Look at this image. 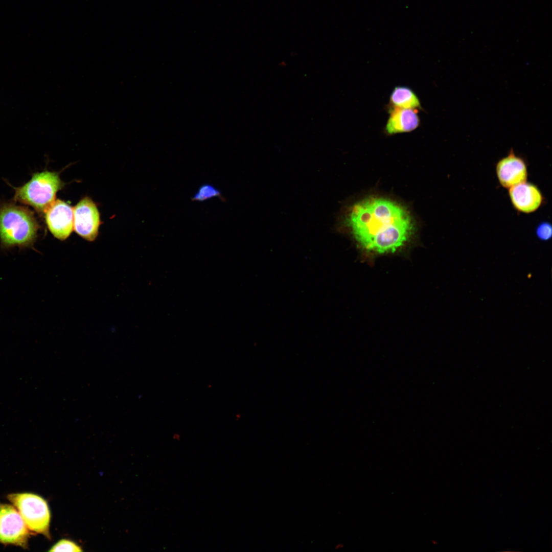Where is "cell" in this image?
Wrapping results in <instances>:
<instances>
[{
  "label": "cell",
  "mask_w": 552,
  "mask_h": 552,
  "mask_svg": "<svg viewBox=\"0 0 552 552\" xmlns=\"http://www.w3.org/2000/svg\"><path fill=\"white\" fill-rule=\"evenodd\" d=\"M39 228L33 212L28 208L13 203L0 205V240L3 247L32 245Z\"/></svg>",
  "instance_id": "2"
},
{
  "label": "cell",
  "mask_w": 552,
  "mask_h": 552,
  "mask_svg": "<svg viewBox=\"0 0 552 552\" xmlns=\"http://www.w3.org/2000/svg\"><path fill=\"white\" fill-rule=\"evenodd\" d=\"M8 498L17 509L28 528L50 537V510L45 500L31 493L9 494Z\"/></svg>",
  "instance_id": "4"
},
{
  "label": "cell",
  "mask_w": 552,
  "mask_h": 552,
  "mask_svg": "<svg viewBox=\"0 0 552 552\" xmlns=\"http://www.w3.org/2000/svg\"><path fill=\"white\" fill-rule=\"evenodd\" d=\"M27 528L13 506L0 503V543L27 548L29 536Z\"/></svg>",
  "instance_id": "5"
},
{
  "label": "cell",
  "mask_w": 552,
  "mask_h": 552,
  "mask_svg": "<svg viewBox=\"0 0 552 552\" xmlns=\"http://www.w3.org/2000/svg\"><path fill=\"white\" fill-rule=\"evenodd\" d=\"M388 110L389 116L385 131L389 135L411 132L420 125L418 109L390 106Z\"/></svg>",
  "instance_id": "10"
},
{
  "label": "cell",
  "mask_w": 552,
  "mask_h": 552,
  "mask_svg": "<svg viewBox=\"0 0 552 552\" xmlns=\"http://www.w3.org/2000/svg\"><path fill=\"white\" fill-rule=\"evenodd\" d=\"M536 233L537 237L542 241L549 240L552 235V227L547 222H543L536 228Z\"/></svg>",
  "instance_id": "14"
},
{
  "label": "cell",
  "mask_w": 552,
  "mask_h": 552,
  "mask_svg": "<svg viewBox=\"0 0 552 552\" xmlns=\"http://www.w3.org/2000/svg\"><path fill=\"white\" fill-rule=\"evenodd\" d=\"M509 195L514 208L526 214L537 211L544 199L539 189L526 181L509 188Z\"/></svg>",
  "instance_id": "9"
},
{
  "label": "cell",
  "mask_w": 552,
  "mask_h": 552,
  "mask_svg": "<svg viewBox=\"0 0 552 552\" xmlns=\"http://www.w3.org/2000/svg\"><path fill=\"white\" fill-rule=\"evenodd\" d=\"M222 198L221 191L210 183L201 185L192 198L193 201L202 202L214 198Z\"/></svg>",
  "instance_id": "12"
},
{
  "label": "cell",
  "mask_w": 552,
  "mask_h": 552,
  "mask_svg": "<svg viewBox=\"0 0 552 552\" xmlns=\"http://www.w3.org/2000/svg\"><path fill=\"white\" fill-rule=\"evenodd\" d=\"M496 175L500 184L509 189L526 181L528 173L524 160L511 149L496 166Z\"/></svg>",
  "instance_id": "8"
},
{
  "label": "cell",
  "mask_w": 552,
  "mask_h": 552,
  "mask_svg": "<svg viewBox=\"0 0 552 552\" xmlns=\"http://www.w3.org/2000/svg\"><path fill=\"white\" fill-rule=\"evenodd\" d=\"M342 547H343V545L341 544H338L336 545V546H335V549H340V548H342Z\"/></svg>",
  "instance_id": "15"
},
{
  "label": "cell",
  "mask_w": 552,
  "mask_h": 552,
  "mask_svg": "<svg viewBox=\"0 0 552 552\" xmlns=\"http://www.w3.org/2000/svg\"><path fill=\"white\" fill-rule=\"evenodd\" d=\"M49 551L77 552L82 551V549L77 543L71 540L62 539L53 545Z\"/></svg>",
  "instance_id": "13"
},
{
  "label": "cell",
  "mask_w": 552,
  "mask_h": 552,
  "mask_svg": "<svg viewBox=\"0 0 552 552\" xmlns=\"http://www.w3.org/2000/svg\"><path fill=\"white\" fill-rule=\"evenodd\" d=\"M390 106L405 109H421L420 101L410 88L396 86L393 90L389 98Z\"/></svg>",
  "instance_id": "11"
},
{
  "label": "cell",
  "mask_w": 552,
  "mask_h": 552,
  "mask_svg": "<svg viewBox=\"0 0 552 552\" xmlns=\"http://www.w3.org/2000/svg\"><path fill=\"white\" fill-rule=\"evenodd\" d=\"M63 186L57 173L48 171L34 173L27 183L14 188V199L31 206L39 213H45L55 201L57 192Z\"/></svg>",
  "instance_id": "3"
},
{
  "label": "cell",
  "mask_w": 552,
  "mask_h": 552,
  "mask_svg": "<svg viewBox=\"0 0 552 552\" xmlns=\"http://www.w3.org/2000/svg\"><path fill=\"white\" fill-rule=\"evenodd\" d=\"M342 224L362 247L378 254L395 251L408 241L414 230L412 219L404 207L376 197L349 207Z\"/></svg>",
  "instance_id": "1"
},
{
  "label": "cell",
  "mask_w": 552,
  "mask_h": 552,
  "mask_svg": "<svg viewBox=\"0 0 552 552\" xmlns=\"http://www.w3.org/2000/svg\"><path fill=\"white\" fill-rule=\"evenodd\" d=\"M74 229L81 237L89 241L96 239L100 223V215L95 203L86 197L73 209Z\"/></svg>",
  "instance_id": "6"
},
{
  "label": "cell",
  "mask_w": 552,
  "mask_h": 552,
  "mask_svg": "<svg viewBox=\"0 0 552 552\" xmlns=\"http://www.w3.org/2000/svg\"><path fill=\"white\" fill-rule=\"evenodd\" d=\"M49 229L56 238L64 240L71 234L74 225L73 209L64 201H55L45 212Z\"/></svg>",
  "instance_id": "7"
}]
</instances>
